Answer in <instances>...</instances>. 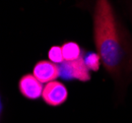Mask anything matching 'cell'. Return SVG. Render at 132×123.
Segmentation results:
<instances>
[{
    "instance_id": "cell-1",
    "label": "cell",
    "mask_w": 132,
    "mask_h": 123,
    "mask_svg": "<svg viewBox=\"0 0 132 123\" xmlns=\"http://www.w3.org/2000/svg\"><path fill=\"white\" fill-rule=\"evenodd\" d=\"M94 40L104 67L117 77L132 70V50L126 34L119 25L112 6L99 0L94 12Z\"/></svg>"
},
{
    "instance_id": "cell-2",
    "label": "cell",
    "mask_w": 132,
    "mask_h": 123,
    "mask_svg": "<svg viewBox=\"0 0 132 123\" xmlns=\"http://www.w3.org/2000/svg\"><path fill=\"white\" fill-rule=\"evenodd\" d=\"M59 77L64 80H79L81 82H88L91 80L89 69L86 66L84 53L78 59L73 61H63L58 65Z\"/></svg>"
},
{
    "instance_id": "cell-3",
    "label": "cell",
    "mask_w": 132,
    "mask_h": 123,
    "mask_svg": "<svg viewBox=\"0 0 132 123\" xmlns=\"http://www.w3.org/2000/svg\"><path fill=\"white\" fill-rule=\"evenodd\" d=\"M42 96L44 102L48 106H58L67 101L68 91L63 83L52 81L44 87Z\"/></svg>"
},
{
    "instance_id": "cell-4",
    "label": "cell",
    "mask_w": 132,
    "mask_h": 123,
    "mask_svg": "<svg viewBox=\"0 0 132 123\" xmlns=\"http://www.w3.org/2000/svg\"><path fill=\"white\" fill-rule=\"evenodd\" d=\"M33 75L42 84H47L59 77V67L50 60H40L35 65Z\"/></svg>"
},
{
    "instance_id": "cell-5",
    "label": "cell",
    "mask_w": 132,
    "mask_h": 123,
    "mask_svg": "<svg viewBox=\"0 0 132 123\" xmlns=\"http://www.w3.org/2000/svg\"><path fill=\"white\" fill-rule=\"evenodd\" d=\"M19 90L25 98L37 100L42 96L44 88L43 84L35 78L33 74H26L19 81Z\"/></svg>"
},
{
    "instance_id": "cell-6",
    "label": "cell",
    "mask_w": 132,
    "mask_h": 123,
    "mask_svg": "<svg viewBox=\"0 0 132 123\" xmlns=\"http://www.w3.org/2000/svg\"><path fill=\"white\" fill-rule=\"evenodd\" d=\"M61 50H62V56H63L64 61L76 60L84 53L83 51H81L80 46L74 41L65 42L61 46Z\"/></svg>"
},
{
    "instance_id": "cell-7",
    "label": "cell",
    "mask_w": 132,
    "mask_h": 123,
    "mask_svg": "<svg viewBox=\"0 0 132 123\" xmlns=\"http://www.w3.org/2000/svg\"><path fill=\"white\" fill-rule=\"evenodd\" d=\"M84 59H85L86 66L88 67L89 70H93V71L99 70L101 58H100V56L98 53L91 52V53H89L87 56H84Z\"/></svg>"
},
{
    "instance_id": "cell-8",
    "label": "cell",
    "mask_w": 132,
    "mask_h": 123,
    "mask_svg": "<svg viewBox=\"0 0 132 123\" xmlns=\"http://www.w3.org/2000/svg\"><path fill=\"white\" fill-rule=\"evenodd\" d=\"M48 58L50 61L59 65L60 63L64 61L63 60V56H62V50H61V46H52L50 47L48 51Z\"/></svg>"
}]
</instances>
